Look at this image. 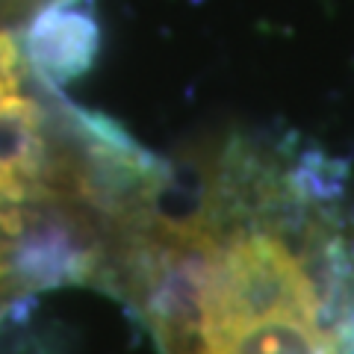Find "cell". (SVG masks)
Listing matches in <instances>:
<instances>
[{"label":"cell","mask_w":354,"mask_h":354,"mask_svg":"<svg viewBox=\"0 0 354 354\" xmlns=\"http://www.w3.org/2000/svg\"><path fill=\"white\" fill-rule=\"evenodd\" d=\"M157 186L121 221L104 278L162 354H354V216L322 153L230 139L186 204Z\"/></svg>","instance_id":"1"}]
</instances>
